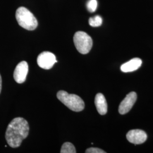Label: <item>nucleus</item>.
Returning <instances> with one entry per match:
<instances>
[{"instance_id":"obj_1","label":"nucleus","mask_w":153,"mask_h":153,"mask_svg":"<svg viewBox=\"0 0 153 153\" xmlns=\"http://www.w3.org/2000/svg\"><path fill=\"white\" fill-rule=\"evenodd\" d=\"M27 121L22 117L14 118L9 124L6 131L5 138L8 145L13 148L21 146L24 139L29 133Z\"/></svg>"},{"instance_id":"obj_2","label":"nucleus","mask_w":153,"mask_h":153,"mask_svg":"<svg viewBox=\"0 0 153 153\" xmlns=\"http://www.w3.org/2000/svg\"><path fill=\"white\" fill-rule=\"evenodd\" d=\"M57 98L73 111L80 112L85 108L84 101L76 94H69L65 91L60 90L57 93Z\"/></svg>"},{"instance_id":"obj_3","label":"nucleus","mask_w":153,"mask_h":153,"mask_svg":"<svg viewBox=\"0 0 153 153\" xmlns=\"http://www.w3.org/2000/svg\"><path fill=\"white\" fill-rule=\"evenodd\" d=\"M16 21L22 28L33 31L38 27V22L33 13L25 7H20L16 13Z\"/></svg>"},{"instance_id":"obj_4","label":"nucleus","mask_w":153,"mask_h":153,"mask_svg":"<svg viewBox=\"0 0 153 153\" xmlns=\"http://www.w3.org/2000/svg\"><path fill=\"white\" fill-rule=\"evenodd\" d=\"M73 41L77 51L83 55L88 54L93 47L92 39L87 33L83 31L75 33Z\"/></svg>"},{"instance_id":"obj_5","label":"nucleus","mask_w":153,"mask_h":153,"mask_svg":"<svg viewBox=\"0 0 153 153\" xmlns=\"http://www.w3.org/2000/svg\"><path fill=\"white\" fill-rule=\"evenodd\" d=\"M39 66L44 69H51L55 63L57 62L55 55L48 51H45L39 54L37 59Z\"/></svg>"},{"instance_id":"obj_6","label":"nucleus","mask_w":153,"mask_h":153,"mask_svg":"<svg viewBox=\"0 0 153 153\" xmlns=\"http://www.w3.org/2000/svg\"><path fill=\"white\" fill-rule=\"evenodd\" d=\"M28 72V65L25 61H21L17 65L14 71V79L18 83L25 82Z\"/></svg>"},{"instance_id":"obj_7","label":"nucleus","mask_w":153,"mask_h":153,"mask_svg":"<svg viewBox=\"0 0 153 153\" xmlns=\"http://www.w3.org/2000/svg\"><path fill=\"white\" fill-rule=\"evenodd\" d=\"M137 100V94L135 92L129 93L121 102L119 107V112L121 115H124L131 109Z\"/></svg>"},{"instance_id":"obj_8","label":"nucleus","mask_w":153,"mask_h":153,"mask_svg":"<svg viewBox=\"0 0 153 153\" xmlns=\"http://www.w3.org/2000/svg\"><path fill=\"white\" fill-rule=\"evenodd\" d=\"M147 138L146 133L140 129L131 130L126 134V138L128 141L134 145H139L144 143L146 141Z\"/></svg>"},{"instance_id":"obj_9","label":"nucleus","mask_w":153,"mask_h":153,"mask_svg":"<svg viewBox=\"0 0 153 153\" xmlns=\"http://www.w3.org/2000/svg\"><path fill=\"white\" fill-rule=\"evenodd\" d=\"M95 104L100 115H104L107 114L108 106L103 94L102 93H98L96 95L95 98Z\"/></svg>"},{"instance_id":"obj_10","label":"nucleus","mask_w":153,"mask_h":153,"mask_svg":"<svg viewBox=\"0 0 153 153\" xmlns=\"http://www.w3.org/2000/svg\"><path fill=\"white\" fill-rule=\"evenodd\" d=\"M142 60L139 58H134L121 66V71L124 73H128L137 71L142 65Z\"/></svg>"},{"instance_id":"obj_11","label":"nucleus","mask_w":153,"mask_h":153,"mask_svg":"<svg viewBox=\"0 0 153 153\" xmlns=\"http://www.w3.org/2000/svg\"><path fill=\"white\" fill-rule=\"evenodd\" d=\"M76 152L74 146L71 142H65L61 149V153H76Z\"/></svg>"},{"instance_id":"obj_12","label":"nucleus","mask_w":153,"mask_h":153,"mask_svg":"<svg viewBox=\"0 0 153 153\" xmlns=\"http://www.w3.org/2000/svg\"><path fill=\"white\" fill-rule=\"evenodd\" d=\"M102 22H103L102 18L99 16H96L94 17H91L88 20L89 25L94 27H97L101 26L102 24Z\"/></svg>"},{"instance_id":"obj_13","label":"nucleus","mask_w":153,"mask_h":153,"mask_svg":"<svg viewBox=\"0 0 153 153\" xmlns=\"http://www.w3.org/2000/svg\"><path fill=\"white\" fill-rule=\"evenodd\" d=\"M98 6V2L97 0H89L87 3L88 11L90 13L95 11Z\"/></svg>"},{"instance_id":"obj_14","label":"nucleus","mask_w":153,"mask_h":153,"mask_svg":"<svg viewBox=\"0 0 153 153\" xmlns=\"http://www.w3.org/2000/svg\"><path fill=\"white\" fill-rule=\"evenodd\" d=\"M85 153H105V152L104 150L99 149V148H90L88 149Z\"/></svg>"},{"instance_id":"obj_15","label":"nucleus","mask_w":153,"mask_h":153,"mask_svg":"<svg viewBox=\"0 0 153 153\" xmlns=\"http://www.w3.org/2000/svg\"><path fill=\"white\" fill-rule=\"evenodd\" d=\"M1 89H2V78L0 74V93L1 91Z\"/></svg>"}]
</instances>
